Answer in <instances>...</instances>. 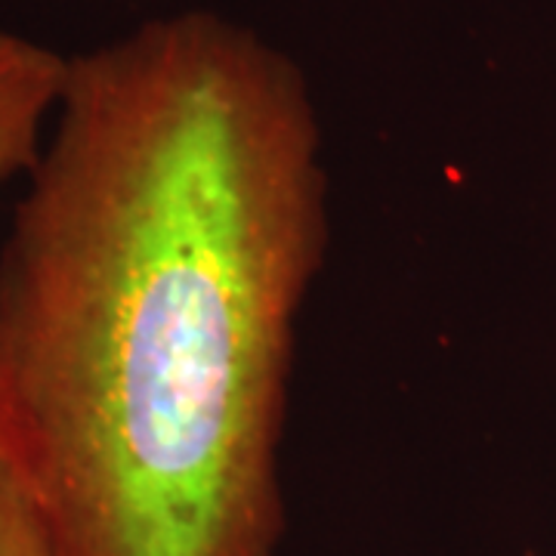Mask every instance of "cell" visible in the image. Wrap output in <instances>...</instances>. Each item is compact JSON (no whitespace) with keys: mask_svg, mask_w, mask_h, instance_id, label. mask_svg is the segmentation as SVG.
Here are the masks:
<instances>
[{"mask_svg":"<svg viewBox=\"0 0 556 556\" xmlns=\"http://www.w3.org/2000/svg\"><path fill=\"white\" fill-rule=\"evenodd\" d=\"M65 72L68 56L0 28V186L38 164Z\"/></svg>","mask_w":556,"mask_h":556,"instance_id":"2","label":"cell"},{"mask_svg":"<svg viewBox=\"0 0 556 556\" xmlns=\"http://www.w3.org/2000/svg\"><path fill=\"white\" fill-rule=\"evenodd\" d=\"M331 248L306 75L211 10L68 56L0 244V457L56 556H281Z\"/></svg>","mask_w":556,"mask_h":556,"instance_id":"1","label":"cell"},{"mask_svg":"<svg viewBox=\"0 0 556 556\" xmlns=\"http://www.w3.org/2000/svg\"><path fill=\"white\" fill-rule=\"evenodd\" d=\"M0 556H56L28 492L0 457Z\"/></svg>","mask_w":556,"mask_h":556,"instance_id":"3","label":"cell"}]
</instances>
